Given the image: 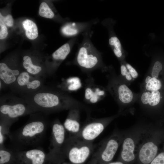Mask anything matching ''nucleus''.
Masks as SVG:
<instances>
[{
  "label": "nucleus",
  "instance_id": "obj_19",
  "mask_svg": "<svg viewBox=\"0 0 164 164\" xmlns=\"http://www.w3.org/2000/svg\"><path fill=\"white\" fill-rule=\"evenodd\" d=\"M23 26L25 30L27 37L30 39H34L38 36L37 27L32 21L27 19L22 22Z\"/></svg>",
  "mask_w": 164,
  "mask_h": 164
},
{
  "label": "nucleus",
  "instance_id": "obj_16",
  "mask_svg": "<svg viewBox=\"0 0 164 164\" xmlns=\"http://www.w3.org/2000/svg\"><path fill=\"white\" fill-rule=\"evenodd\" d=\"M19 71L17 70H11L5 63H0V77L6 84H9L16 80L15 76L19 74Z\"/></svg>",
  "mask_w": 164,
  "mask_h": 164
},
{
  "label": "nucleus",
  "instance_id": "obj_18",
  "mask_svg": "<svg viewBox=\"0 0 164 164\" xmlns=\"http://www.w3.org/2000/svg\"><path fill=\"white\" fill-rule=\"evenodd\" d=\"M29 76L26 72L21 73L18 76L17 80L18 84L21 86L26 85L28 89H35L40 85V82L38 80H35L32 82L29 81Z\"/></svg>",
  "mask_w": 164,
  "mask_h": 164
},
{
  "label": "nucleus",
  "instance_id": "obj_2",
  "mask_svg": "<svg viewBox=\"0 0 164 164\" xmlns=\"http://www.w3.org/2000/svg\"><path fill=\"white\" fill-rule=\"evenodd\" d=\"M91 30L82 34L83 39L79 44L73 63L84 72L89 73L97 69L103 70L105 67L101 54L92 42Z\"/></svg>",
  "mask_w": 164,
  "mask_h": 164
},
{
  "label": "nucleus",
  "instance_id": "obj_24",
  "mask_svg": "<svg viewBox=\"0 0 164 164\" xmlns=\"http://www.w3.org/2000/svg\"><path fill=\"white\" fill-rule=\"evenodd\" d=\"M9 128L3 124H0V147L5 146L4 142L6 136L10 135Z\"/></svg>",
  "mask_w": 164,
  "mask_h": 164
},
{
  "label": "nucleus",
  "instance_id": "obj_8",
  "mask_svg": "<svg viewBox=\"0 0 164 164\" xmlns=\"http://www.w3.org/2000/svg\"><path fill=\"white\" fill-rule=\"evenodd\" d=\"M88 116L87 121L81 127L80 132L74 136L84 141L92 142L117 116L94 118Z\"/></svg>",
  "mask_w": 164,
  "mask_h": 164
},
{
  "label": "nucleus",
  "instance_id": "obj_30",
  "mask_svg": "<svg viewBox=\"0 0 164 164\" xmlns=\"http://www.w3.org/2000/svg\"><path fill=\"white\" fill-rule=\"evenodd\" d=\"M41 70L42 68L40 67L34 65L32 67L26 70L28 72L33 74L38 73Z\"/></svg>",
  "mask_w": 164,
  "mask_h": 164
},
{
  "label": "nucleus",
  "instance_id": "obj_31",
  "mask_svg": "<svg viewBox=\"0 0 164 164\" xmlns=\"http://www.w3.org/2000/svg\"><path fill=\"white\" fill-rule=\"evenodd\" d=\"M0 39H2L6 37L8 35L7 29L6 26L0 25Z\"/></svg>",
  "mask_w": 164,
  "mask_h": 164
},
{
  "label": "nucleus",
  "instance_id": "obj_17",
  "mask_svg": "<svg viewBox=\"0 0 164 164\" xmlns=\"http://www.w3.org/2000/svg\"><path fill=\"white\" fill-rule=\"evenodd\" d=\"M15 151L5 146L0 147V164H15Z\"/></svg>",
  "mask_w": 164,
  "mask_h": 164
},
{
  "label": "nucleus",
  "instance_id": "obj_4",
  "mask_svg": "<svg viewBox=\"0 0 164 164\" xmlns=\"http://www.w3.org/2000/svg\"><path fill=\"white\" fill-rule=\"evenodd\" d=\"M147 126L140 124L123 132L120 156L124 162H129L135 159L139 142Z\"/></svg>",
  "mask_w": 164,
  "mask_h": 164
},
{
  "label": "nucleus",
  "instance_id": "obj_11",
  "mask_svg": "<svg viewBox=\"0 0 164 164\" xmlns=\"http://www.w3.org/2000/svg\"><path fill=\"white\" fill-rule=\"evenodd\" d=\"M97 19L82 22H69L61 27V31L64 36L72 38L77 37L79 35L91 30L92 26L97 24Z\"/></svg>",
  "mask_w": 164,
  "mask_h": 164
},
{
  "label": "nucleus",
  "instance_id": "obj_10",
  "mask_svg": "<svg viewBox=\"0 0 164 164\" xmlns=\"http://www.w3.org/2000/svg\"><path fill=\"white\" fill-rule=\"evenodd\" d=\"M0 111L2 116L0 123L10 128L15 120L26 113V108L22 104H6L0 106Z\"/></svg>",
  "mask_w": 164,
  "mask_h": 164
},
{
  "label": "nucleus",
  "instance_id": "obj_7",
  "mask_svg": "<svg viewBox=\"0 0 164 164\" xmlns=\"http://www.w3.org/2000/svg\"><path fill=\"white\" fill-rule=\"evenodd\" d=\"M155 133L150 125H147L137 149L138 159L142 164H150L156 156L158 147Z\"/></svg>",
  "mask_w": 164,
  "mask_h": 164
},
{
  "label": "nucleus",
  "instance_id": "obj_33",
  "mask_svg": "<svg viewBox=\"0 0 164 164\" xmlns=\"http://www.w3.org/2000/svg\"><path fill=\"white\" fill-rule=\"evenodd\" d=\"M61 164H70L69 162H62V163Z\"/></svg>",
  "mask_w": 164,
  "mask_h": 164
},
{
  "label": "nucleus",
  "instance_id": "obj_21",
  "mask_svg": "<svg viewBox=\"0 0 164 164\" xmlns=\"http://www.w3.org/2000/svg\"><path fill=\"white\" fill-rule=\"evenodd\" d=\"M109 43L115 56L118 58L121 57L122 56L121 46L118 38L115 36H111L109 39Z\"/></svg>",
  "mask_w": 164,
  "mask_h": 164
},
{
  "label": "nucleus",
  "instance_id": "obj_23",
  "mask_svg": "<svg viewBox=\"0 0 164 164\" xmlns=\"http://www.w3.org/2000/svg\"><path fill=\"white\" fill-rule=\"evenodd\" d=\"M68 86V89L70 91H75L79 89L82 86L80 79L77 77H71L67 80Z\"/></svg>",
  "mask_w": 164,
  "mask_h": 164
},
{
  "label": "nucleus",
  "instance_id": "obj_27",
  "mask_svg": "<svg viewBox=\"0 0 164 164\" xmlns=\"http://www.w3.org/2000/svg\"><path fill=\"white\" fill-rule=\"evenodd\" d=\"M121 73V75L125 77L128 81H131L133 79L129 71L124 65H122L120 67Z\"/></svg>",
  "mask_w": 164,
  "mask_h": 164
},
{
  "label": "nucleus",
  "instance_id": "obj_34",
  "mask_svg": "<svg viewBox=\"0 0 164 164\" xmlns=\"http://www.w3.org/2000/svg\"></svg>",
  "mask_w": 164,
  "mask_h": 164
},
{
  "label": "nucleus",
  "instance_id": "obj_15",
  "mask_svg": "<svg viewBox=\"0 0 164 164\" xmlns=\"http://www.w3.org/2000/svg\"><path fill=\"white\" fill-rule=\"evenodd\" d=\"M160 99V93L158 91L152 92L145 91L142 93L141 97L142 104L150 107L157 105Z\"/></svg>",
  "mask_w": 164,
  "mask_h": 164
},
{
  "label": "nucleus",
  "instance_id": "obj_20",
  "mask_svg": "<svg viewBox=\"0 0 164 164\" xmlns=\"http://www.w3.org/2000/svg\"><path fill=\"white\" fill-rule=\"evenodd\" d=\"M145 91L152 92L158 91L162 87L160 81L151 76H147L145 80Z\"/></svg>",
  "mask_w": 164,
  "mask_h": 164
},
{
  "label": "nucleus",
  "instance_id": "obj_9",
  "mask_svg": "<svg viewBox=\"0 0 164 164\" xmlns=\"http://www.w3.org/2000/svg\"><path fill=\"white\" fill-rule=\"evenodd\" d=\"M50 163L47 154L41 148H37L27 150H16L15 164Z\"/></svg>",
  "mask_w": 164,
  "mask_h": 164
},
{
  "label": "nucleus",
  "instance_id": "obj_13",
  "mask_svg": "<svg viewBox=\"0 0 164 164\" xmlns=\"http://www.w3.org/2000/svg\"><path fill=\"white\" fill-rule=\"evenodd\" d=\"M110 84V90L118 102L122 104L130 103L133 97L132 91L125 84L113 81Z\"/></svg>",
  "mask_w": 164,
  "mask_h": 164
},
{
  "label": "nucleus",
  "instance_id": "obj_5",
  "mask_svg": "<svg viewBox=\"0 0 164 164\" xmlns=\"http://www.w3.org/2000/svg\"><path fill=\"white\" fill-rule=\"evenodd\" d=\"M51 133L49 151L47 153L50 163L59 164L65 160L63 153L66 139V131L58 119L55 120L51 125Z\"/></svg>",
  "mask_w": 164,
  "mask_h": 164
},
{
  "label": "nucleus",
  "instance_id": "obj_6",
  "mask_svg": "<svg viewBox=\"0 0 164 164\" xmlns=\"http://www.w3.org/2000/svg\"><path fill=\"white\" fill-rule=\"evenodd\" d=\"M123 138V132L115 131L109 137L104 139L94 153L93 162L97 164H105L113 159Z\"/></svg>",
  "mask_w": 164,
  "mask_h": 164
},
{
  "label": "nucleus",
  "instance_id": "obj_1",
  "mask_svg": "<svg viewBox=\"0 0 164 164\" xmlns=\"http://www.w3.org/2000/svg\"><path fill=\"white\" fill-rule=\"evenodd\" d=\"M48 123L41 119L28 122L9 136L16 150L35 147L43 141L48 127Z\"/></svg>",
  "mask_w": 164,
  "mask_h": 164
},
{
  "label": "nucleus",
  "instance_id": "obj_14",
  "mask_svg": "<svg viewBox=\"0 0 164 164\" xmlns=\"http://www.w3.org/2000/svg\"><path fill=\"white\" fill-rule=\"evenodd\" d=\"M80 110L78 108L69 110L67 116L63 124L66 132L70 134V136L77 135L81 130Z\"/></svg>",
  "mask_w": 164,
  "mask_h": 164
},
{
  "label": "nucleus",
  "instance_id": "obj_12",
  "mask_svg": "<svg viewBox=\"0 0 164 164\" xmlns=\"http://www.w3.org/2000/svg\"><path fill=\"white\" fill-rule=\"evenodd\" d=\"M105 94L103 88L96 84L92 78L87 80L84 95V101L86 103L96 104L103 98Z\"/></svg>",
  "mask_w": 164,
  "mask_h": 164
},
{
  "label": "nucleus",
  "instance_id": "obj_3",
  "mask_svg": "<svg viewBox=\"0 0 164 164\" xmlns=\"http://www.w3.org/2000/svg\"><path fill=\"white\" fill-rule=\"evenodd\" d=\"M93 142L84 141L74 136L67 138L63 150L64 159L70 164H83L94 150Z\"/></svg>",
  "mask_w": 164,
  "mask_h": 164
},
{
  "label": "nucleus",
  "instance_id": "obj_25",
  "mask_svg": "<svg viewBox=\"0 0 164 164\" xmlns=\"http://www.w3.org/2000/svg\"><path fill=\"white\" fill-rule=\"evenodd\" d=\"M13 24V20L12 15H8L4 17L0 14V25H3L8 26H12Z\"/></svg>",
  "mask_w": 164,
  "mask_h": 164
},
{
  "label": "nucleus",
  "instance_id": "obj_29",
  "mask_svg": "<svg viewBox=\"0 0 164 164\" xmlns=\"http://www.w3.org/2000/svg\"><path fill=\"white\" fill-rule=\"evenodd\" d=\"M126 67L129 71L133 79L136 78L138 76V73L136 70L129 64H127Z\"/></svg>",
  "mask_w": 164,
  "mask_h": 164
},
{
  "label": "nucleus",
  "instance_id": "obj_32",
  "mask_svg": "<svg viewBox=\"0 0 164 164\" xmlns=\"http://www.w3.org/2000/svg\"><path fill=\"white\" fill-rule=\"evenodd\" d=\"M105 164H124L122 162L120 161H117L113 162H108Z\"/></svg>",
  "mask_w": 164,
  "mask_h": 164
},
{
  "label": "nucleus",
  "instance_id": "obj_26",
  "mask_svg": "<svg viewBox=\"0 0 164 164\" xmlns=\"http://www.w3.org/2000/svg\"><path fill=\"white\" fill-rule=\"evenodd\" d=\"M162 68V64L159 61L156 62L153 67L151 74V76L157 78Z\"/></svg>",
  "mask_w": 164,
  "mask_h": 164
},
{
  "label": "nucleus",
  "instance_id": "obj_22",
  "mask_svg": "<svg viewBox=\"0 0 164 164\" xmlns=\"http://www.w3.org/2000/svg\"><path fill=\"white\" fill-rule=\"evenodd\" d=\"M39 14L40 16L45 18L52 19L54 16V13L45 2H42L40 5Z\"/></svg>",
  "mask_w": 164,
  "mask_h": 164
},
{
  "label": "nucleus",
  "instance_id": "obj_28",
  "mask_svg": "<svg viewBox=\"0 0 164 164\" xmlns=\"http://www.w3.org/2000/svg\"><path fill=\"white\" fill-rule=\"evenodd\" d=\"M150 164H164V152L156 156Z\"/></svg>",
  "mask_w": 164,
  "mask_h": 164
}]
</instances>
